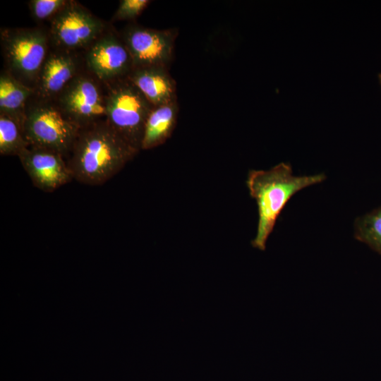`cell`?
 I'll return each mask as SVG.
<instances>
[{"label":"cell","instance_id":"6","mask_svg":"<svg viewBox=\"0 0 381 381\" xmlns=\"http://www.w3.org/2000/svg\"><path fill=\"white\" fill-rule=\"evenodd\" d=\"M110 24L92 14L79 2L68 0L51 19L48 33L53 48L83 52L97 40Z\"/></svg>","mask_w":381,"mask_h":381},{"label":"cell","instance_id":"4","mask_svg":"<svg viewBox=\"0 0 381 381\" xmlns=\"http://www.w3.org/2000/svg\"><path fill=\"white\" fill-rule=\"evenodd\" d=\"M103 83L107 122L127 143L140 152L145 125L155 106L128 77Z\"/></svg>","mask_w":381,"mask_h":381},{"label":"cell","instance_id":"16","mask_svg":"<svg viewBox=\"0 0 381 381\" xmlns=\"http://www.w3.org/2000/svg\"><path fill=\"white\" fill-rule=\"evenodd\" d=\"M354 237L381 254V207L356 218Z\"/></svg>","mask_w":381,"mask_h":381},{"label":"cell","instance_id":"18","mask_svg":"<svg viewBox=\"0 0 381 381\" xmlns=\"http://www.w3.org/2000/svg\"><path fill=\"white\" fill-rule=\"evenodd\" d=\"M150 3V0H121L112 21L135 20Z\"/></svg>","mask_w":381,"mask_h":381},{"label":"cell","instance_id":"1","mask_svg":"<svg viewBox=\"0 0 381 381\" xmlns=\"http://www.w3.org/2000/svg\"><path fill=\"white\" fill-rule=\"evenodd\" d=\"M138 152L104 120L80 128L65 159L74 179L99 186L118 174Z\"/></svg>","mask_w":381,"mask_h":381},{"label":"cell","instance_id":"19","mask_svg":"<svg viewBox=\"0 0 381 381\" xmlns=\"http://www.w3.org/2000/svg\"><path fill=\"white\" fill-rule=\"evenodd\" d=\"M378 80H379V83H380V87H381V73H380L378 75Z\"/></svg>","mask_w":381,"mask_h":381},{"label":"cell","instance_id":"14","mask_svg":"<svg viewBox=\"0 0 381 381\" xmlns=\"http://www.w3.org/2000/svg\"><path fill=\"white\" fill-rule=\"evenodd\" d=\"M35 90L23 84L4 69L0 73V114H4L21 124L28 102Z\"/></svg>","mask_w":381,"mask_h":381},{"label":"cell","instance_id":"5","mask_svg":"<svg viewBox=\"0 0 381 381\" xmlns=\"http://www.w3.org/2000/svg\"><path fill=\"white\" fill-rule=\"evenodd\" d=\"M22 128L30 146L56 152L64 158L80 130L64 115L53 99L35 95L27 104Z\"/></svg>","mask_w":381,"mask_h":381},{"label":"cell","instance_id":"15","mask_svg":"<svg viewBox=\"0 0 381 381\" xmlns=\"http://www.w3.org/2000/svg\"><path fill=\"white\" fill-rule=\"evenodd\" d=\"M29 146L22 124L12 117L0 114V154L18 156Z\"/></svg>","mask_w":381,"mask_h":381},{"label":"cell","instance_id":"17","mask_svg":"<svg viewBox=\"0 0 381 381\" xmlns=\"http://www.w3.org/2000/svg\"><path fill=\"white\" fill-rule=\"evenodd\" d=\"M67 2L68 0H30L28 4L35 21L49 22Z\"/></svg>","mask_w":381,"mask_h":381},{"label":"cell","instance_id":"7","mask_svg":"<svg viewBox=\"0 0 381 381\" xmlns=\"http://www.w3.org/2000/svg\"><path fill=\"white\" fill-rule=\"evenodd\" d=\"M53 100L80 128L107 119L104 83L85 68Z\"/></svg>","mask_w":381,"mask_h":381},{"label":"cell","instance_id":"10","mask_svg":"<svg viewBox=\"0 0 381 381\" xmlns=\"http://www.w3.org/2000/svg\"><path fill=\"white\" fill-rule=\"evenodd\" d=\"M18 157L33 185L42 191L53 192L73 179L65 158L56 152L29 146Z\"/></svg>","mask_w":381,"mask_h":381},{"label":"cell","instance_id":"8","mask_svg":"<svg viewBox=\"0 0 381 381\" xmlns=\"http://www.w3.org/2000/svg\"><path fill=\"white\" fill-rule=\"evenodd\" d=\"M85 68L102 83L128 77L133 62L121 36L111 25L83 51Z\"/></svg>","mask_w":381,"mask_h":381},{"label":"cell","instance_id":"2","mask_svg":"<svg viewBox=\"0 0 381 381\" xmlns=\"http://www.w3.org/2000/svg\"><path fill=\"white\" fill-rule=\"evenodd\" d=\"M324 173L294 176L289 163L281 162L269 170H250L246 184L258 211L257 233L251 241L253 248L264 251L277 219L289 199L308 186L322 183Z\"/></svg>","mask_w":381,"mask_h":381},{"label":"cell","instance_id":"3","mask_svg":"<svg viewBox=\"0 0 381 381\" xmlns=\"http://www.w3.org/2000/svg\"><path fill=\"white\" fill-rule=\"evenodd\" d=\"M0 44L3 69L34 90L51 48L48 29L42 26L1 28Z\"/></svg>","mask_w":381,"mask_h":381},{"label":"cell","instance_id":"13","mask_svg":"<svg viewBox=\"0 0 381 381\" xmlns=\"http://www.w3.org/2000/svg\"><path fill=\"white\" fill-rule=\"evenodd\" d=\"M177 100L155 107L144 128L141 150H147L164 143L171 135L179 113Z\"/></svg>","mask_w":381,"mask_h":381},{"label":"cell","instance_id":"11","mask_svg":"<svg viewBox=\"0 0 381 381\" xmlns=\"http://www.w3.org/2000/svg\"><path fill=\"white\" fill-rule=\"evenodd\" d=\"M85 68L83 52L51 47L42 66L34 90L37 97L54 99Z\"/></svg>","mask_w":381,"mask_h":381},{"label":"cell","instance_id":"9","mask_svg":"<svg viewBox=\"0 0 381 381\" xmlns=\"http://www.w3.org/2000/svg\"><path fill=\"white\" fill-rule=\"evenodd\" d=\"M130 52L134 68H169L178 35L176 29L157 30L136 23L127 25L119 32Z\"/></svg>","mask_w":381,"mask_h":381},{"label":"cell","instance_id":"12","mask_svg":"<svg viewBox=\"0 0 381 381\" xmlns=\"http://www.w3.org/2000/svg\"><path fill=\"white\" fill-rule=\"evenodd\" d=\"M128 78L155 107L177 100L175 80L169 68H134Z\"/></svg>","mask_w":381,"mask_h":381}]
</instances>
